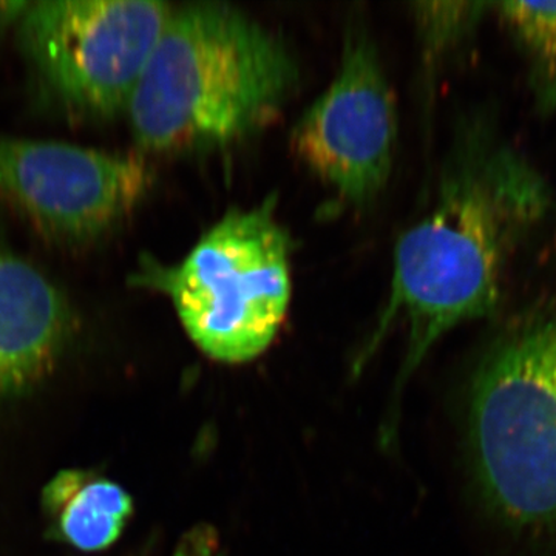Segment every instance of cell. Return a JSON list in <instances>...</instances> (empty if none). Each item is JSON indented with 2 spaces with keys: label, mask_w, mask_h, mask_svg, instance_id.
Listing matches in <instances>:
<instances>
[{
  "label": "cell",
  "mask_w": 556,
  "mask_h": 556,
  "mask_svg": "<svg viewBox=\"0 0 556 556\" xmlns=\"http://www.w3.org/2000/svg\"><path fill=\"white\" fill-rule=\"evenodd\" d=\"M72 331V309L60 289L0 249V397L46 379Z\"/></svg>",
  "instance_id": "obj_8"
},
{
  "label": "cell",
  "mask_w": 556,
  "mask_h": 556,
  "mask_svg": "<svg viewBox=\"0 0 556 556\" xmlns=\"http://www.w3.org/2000/svg\"><path fill=\"white\" fill-rule=\"evenodd\" d=\"M466 386V456L507 556H556V269L495 318Z\"/></svg>",
  "instance_id": "obj_2"
},
{
  "label": "cell",
  "mask_w": 556,
  "mask_h": 556,
  "mask_svg": "<svg viewBox=\"0 0 556 556\" xmlns=\"http://www.w3.org/2000/svg\"><path fill=\"white\" fill-rule=\"evenodd\" d=\"M556 211L546 174L508 137L495 110L463 113L430 207L399 237L378 340L407 329L402 378L453 329L506 308L519 260Z\"/></svg>",
  "instance_id": "obj_1"
},
{
  "label": "cell",
  "mask_w": 556,
  "mask_h": 556,
  "mask_svg": "<svg viewBox=\"0 0 556 556\" xmlns=\"http://www.w3.org/2000/svg\"><path fill=\"white\" fill-rule=\"evenodd\" d=\"M51 535L80 552L115 544L134 515V501L116 482L86 470H62L42 493Z\"/></svg>",
  "instance_id": "obj_9"
},
{
  "label": "cell",
  "mask_w": 556,
  "mask_h": 556,
  "mask_svg": "<svg viewBox=\"0 0 556 556\" xmlns=\"http://www.w3.org/2000/svg\"><path fill=\"white\" fill-rule=\"evenodd\" d=\"M300 70L287 42L228 3L172 10L127 115L149 153L212 152L280 116Z\"/></svg>",
  "instance_id": "obj_3"
},
{
  "label": "cell",
  "mask_w": 556,
  "mask_h": 556,
  "mask_svg": "<svg viewBox=\"0 0 556 556\" xmlns=\"http://www.w3.org/2000/svg\"><path fill=\"white\" fill-rule=\"evenodd\" d=\"M493 2H416L412 5L420 61L428 94L442 70L470 49L484 22L492 20Z\"/></svg>",
  "instance_id": "obj_11"
},
{
  "label": "cell",
  "mask_w": 556,
  "mask_h": 556,
  "mask_svg": "<svg viewBox=\"0 0 556 556\" xmlns=\"http://www.w3.org/2000/svg\"><path fill=\"white\" fill-rule=\"evenodd\" d=\"M397 109L375 39L348 25L334 79L291 134L300 163L348 207L380 199L393 172Z\"/></svg>",
  "instance_id": "obj_6"
},
{
  "label": "cell",
  "mask_w": 556,
  "mask_h": 556,
  "mask_svg": "<svg viewBox=\"0 0 556 556\" xmlns=\"http://www.w3.org/2000/svg\"><path fill=\"white\" fill-rule=\"evenodd\" d=\"M492 20L521 60L533 112L556 119V2H493Z\"/></svg>",
  "instance_id": "obj_10"
},
{
  "label": "cell",
  "mask_w": 556,
  "mask_h": 556,
  "mask_svg": "<svg viewBox=\"0 0 556 556\" xmlns=\"http://www.w3.org/2000/svg\"><path fill=\"white\" fill-rule=\"evenodd\" d=\"M30 5L31 2H0V25L13 24V22L20 24Z\"/></svg>",
  "instance_id": "obj_12"
},
{
  "label": "cell",
  "mask_w": 556,
  "mask_h": 556,
  "mask_svg": "<svg viewBox=\"0 0 556 556\" xmlns=\"http://www.w3.org/2000/svg\"><path fill=\"white\" fill-rule=\"evenodd\" d=\"M153 172L142 155L0 137V195L65 247L108 236L148 197Z\"/></svg>",
  "instance_id": "obj_7"
},
{
  "label": "cell",
  "mask_w": 556,
  "mask_h": 556,
  "mask_svg": "<svg viewBox=\"0 0 556 556\" xmlns=\"http://www.w3.org/2000/svg\"><path fill=\"white\" fill-rule=\"evenodd\" d=\"M289 260L288 236L269 199L229 211L177 265L142 260L134 283L167 295L208 357L241 364L273 343L287 317Z\"/></svg>",
  "instance_id": "obj_4"
},
{
  "label": "cell",
  "mask_w": 556,
  "mask_h": 556,
  "mask_svg": "<svg viewBox=\"0 0 556 556\" xmlns=\"http://www.w3.org/2000/svg\"><path fill=\"white\" fill-rule=\"evenodd\" d=\"M174 7L153 0L31 2L17 36L40 87L72 116L127 112Z\"/></svg>",
  "instance_id": "obj_5"
}]
</instances>
